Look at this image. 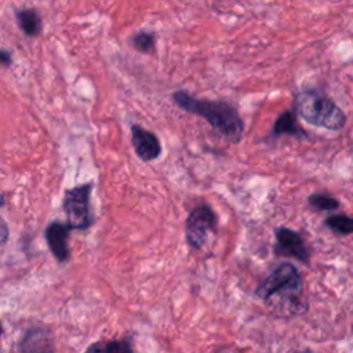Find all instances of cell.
I'll return each mask as SVG.
<instances>
[{"label":"cell","mask_w":353,"mask_h":353,"mask_svg":"<svg viewBox=\"0 0 353 353\" xmlns=\"http://www.w3.org/2000/svg\"><path fill=\"white\" fill-rule=\"evenodd\" d=\"M175 105L188 113L203 117L207 123L219 132L223 138L232 142H239L243 137L244 123L237 110L222 101H207L192 97L186 91H175L172 94Z\"/></svg>","instance_id":"obj_1"},{"label":"cell","mask_w":353,"mask_h":353,"mask_svg":"<svg viewBox=\"0 0 353 353\" xmlns=\"http://www.w3.org/2000/svg\"><path fill=\"white\" fill-rule=\"evenodd\" d=\"M302 279L298 269L288 263H280L272 273L258 285L255 295L268 303H276L292 313L305 309L302 301Z\"/></svg>","instance_id":"obj_2"},{"label":"cell","mask_w":353,"mask_h":353,"mask_svg":"<svg viewBox=\"0 0 353 353\" xmlns=\"http://www.w3.org/2000/svg\"><path fill=\"white\" fill-rule=\"evenodd\" d=\"M295 108L305 121L316 127L339 130L345 124V114L336 103L316 90L299 92L295 99Z\"/></svg>","instance_id":"obj_3"},{"label":"cell","mask_w":353,"mask_h":353,"mask_svg":"<svg viewBox=\"0 0 353 353\" xmlns=\"http://www.w3.org/2000/svg\"><path fill=\"white\" fill-rule=\"evenodd\" d=\"M92 183L73 186L65 192L62 208L66 215V225L70 229L85 230L92 225V214L90 207V196Z\"/></svg>","instance_id":"obj_4"},{"label":"cell","mask_w":353,"mask_h":353,"mask_svg":"<svg viewBox=\"0 0 353 353\" xmlns=\"http://www.w3.org/2000/svg\"><path fill=\"white\" fill-rule=\"evenodd\" d=\"M216 215L208 204H199L186 216L185 230L188 244L199 250L204 245L208 234L215 230Z\"/></svg>","instance_id":"obj_5"},{"label":"cell","mask_w":353,"mask_h":353,"mask_svg":"<svg viewBox=\"0 0 353 353\" xmlns=\"http://www.w3.org/2000/svg\"><path fill=\"white\" fill-rule=\"evenodd\" d=\"M274 236L277 241L274 251L279 255H287V256L299 259L302 262H307L309 251L299 233L288 228H277L274 230Z\"/></svg>","instance_id":"obj_6"},{"label":"cell","mask_w":353,"mask_h":353,"mask_svg":"<svg viewBox=\"0 0 353 353\" xmlns=\"http://www.w3.org/2000/svg\"><path fill=\"white\" fill-rule=\"evenodd\" d=\"M131 143L135 154L142 161H152L161 153V145L157 135L138 124L131 125Z\"/></svg>","instance_id":"obj_7"},{"label":"cell","mask_w":353,"mask_h":353,"mask_svg":"<svg viewBox=\"0 0 353 353\" xmlns=\"http://www.w3.org/2000/svg\"><path fill=\"white\" fill-rule=\"evenodd\" d=\"M69 230L70 228L68 225L54 221L46 228V232H44L47 245L51 254L59 262H65L69 259V252H70L69 244H68Z\"/></svg>","instance_id":"obj_8"},{"label":"cell","mask_w":353,"mask_h":353,"mask_svg":"<svg viewBox=\"0 0 353 353\" xmlns=\"http://www.w3.org/2000/svg\"><path fill=\"white\" fill-rule=\"evenodd\" d=\"M15 353H54V345L44 330L32 328L21 338Z\"/></svg>","instance_id":"obj_9"},{"label":"cell","mask_w":353,"mask_h":353,"mask_svg":"<svg viewBox=\"0 0 353 353\" xmlns=\"http://www.w3.org/2000/svg\"><path fill=\"white\" fill-rule=\"evenodd\" d=\"M15 19L19 29L29 37L37 36L41 29V18L34 8H19L15 11Z\"/></svg>","instance_id":"obj_10"},{"label":"cell","mask_w":353,"mask_h":353,"mask_svg":"<svg viewBox=\"0 0 353 353\" xmlns=\"http://www.w3.org/2000/svg\"><path fill=\"white\" fill-rule=\"evenodd\" d=\"M273 135H281V134H291V135H302V130L296 125L295 117L291 112H284L277 117V120L273 124L272 130Z\"/></svg>","instance_id":"obj_11"},{"label":"cell","mask_w":353,"mask_h":353,"mask_svg":"<svg viewBox=\"0 0 353 353\" xmlns=\"http://www.w3.org/2000/svg\"><path fill=\"white\" fill-rule=\"evenodd\" d=\"M85 353H132L127 341H102L88 346Z\"/></svg>","instance_id":"obj_12"},{"label":"cell","mask_w":353,"mask_h":353,"mask_svg":"<svg viewBox=\"0 0 353 353\" xmlns=\"http://www.w3.org/2000/svg\"><path fill=\"white\" fill-rule=\"evenodd\" d=\"M131 46L139 52H152L154 48V34L148 30H139L131 37Z\"/></svg>","instance_id":"obj_13"},{"label":"cell","mask_w":353,"mask_h":353,"mask_svg":"<svg viewBox=\"0 0 353 353\" xmlns=\"http://www.w3.org/2000/svg\"><path fill=\"white\" fill-rule=\"evenodd\" d=\"M325 225L339 234L353 233V218L346 215H332L325 219Z\"/></svg>","instance_id":"obj_14"},{"label":"cell","mask_w":353,"mask_h":353,"mask_svg":"<svg viewBox=\"0 0 353 353\" xmlns=\"http://www.w3.org/2000/svg\"><path fill=\"white\" fill-rule=\"evenodd\" d=\"M307 201L313 208H316L319 211L335 210L339 205V203L335 199L325 196V194H312Z\"/></svg>","instance_id":"obj_15"},{"label":"cell","mask_w":353,"mask_h":353,"mask_svg":"<svg viewBox=\"0 0 353 353\" xmlns=\"http://www.w3.org/2000/svg\"><path fill=\"white\" fill-rule=\"evenodd\" d=\"M0 59H1V63L4 66H8L11 63V54L7 51V50H1L0 52Z\"/></svg>","instance_id":"obj_16"},{"label":"cell","mask_w":353,"mask_h":353,"mask_svg":"<svg viewBox=\"0 0 353 353\" xmlns=\"http://www.w3.org/2000/svg\"><path fill=\"white\" fill-rule=\"evenodd\" d=\"M1 234H3L1 243H3V245H4L6 241H7V225H6L4 221H1Z\"/></svg>","instance_id":"obj_17"}]
</instances>
